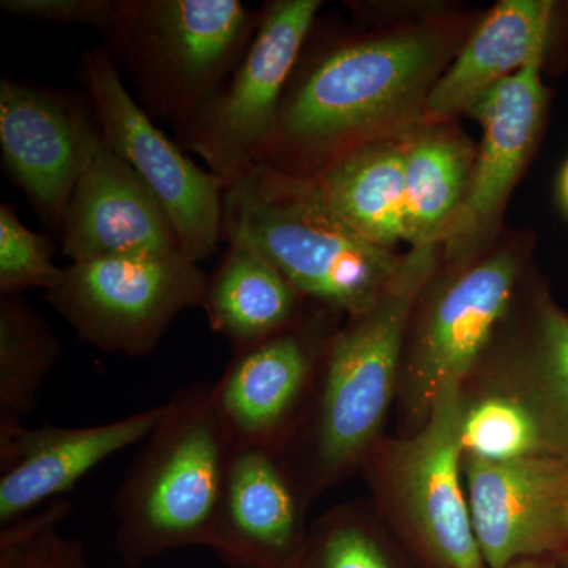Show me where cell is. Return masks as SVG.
Listing matches in <instances>:
<instances>
[{"instance_id":"obj_26","label":"cell","mask_w":568,"mask_h":568,"mask_svg":"<svg viewBox=\"0 0 568 568\" xmlns=\"http://www.w3.org/2000/svg\"><path fill=\"white\" fill-rule=\"evenodd\" d=\"M47 235L33 233L9 204L0 205V291L20 295L24 291L50 293L62 280L63 267L52 263Z\"/></svg>"},{"instance_id":"obj_1","label":"cell","mask_w":568,"mask_h":568,"mask_svg":"<svg viewBox=\"0 0 568 568\" xmlns=\"http://www.w3.org/2000/svg\"><path fill=\"white\" fill-rule=\"evenodd\" d=\"M436 265L437 245L414 246L376 304L332 335L308 405L276 452L306 508L383 439L410 317Z\"/></svg>"},{"instance_id":"obj_17","label":"cell","mask_w":568,"mask_h":568,"mask_svg":"<svg viewBox=\"0 0 568 568\" xmlns=\"http://www.w3.org/2000/svg\"><path fill=\"white\" fill-rule=\"evenodd\" d=\"M160 414L162 405L102 425L0 433V526L61 499L108 458L141 444Z\"/></svg>"},{"instance_id":"obj_6","label":"cell","mask_w":568,"mask_h":568,"mask_svg":"<svg viewBox=\"0 0 568 568\" xmlns=\"http://www.w3.org/2000/svg\"><path fill=\"white\" fill-rule=\"evenodd\" d=\"M361 473L384 525L425 568H487L463 477L462 388L439 399L424 428L383 439Z\"/></svg>"},{"instance_id":"obj_9","label":"cell","mask_w":568,"mask_h":568,"mask_svg":"<svg viewBox=\"0 0 568 568\" xmlns=\"http://www.w3.org/2000/svg\"><path fill=\"white\" fill-rule=\"evenodd\" d=\"M320 9V0L268 3L244 58L181 134L226 186L256 166L271 141L284 88Z\"/></svg>"},{"instance_id":"obj_31","label":"cell","mask_w":568,"mask_h":568,"mask_svg":"<svg viewBox=\"0 0 568 568\" xmlns=\"http://www.w3.org/2000/svg\"><path fill=\"white\" fill-rule=\"evenodd\" d=\"M555 560H556V567L568 568V551L564 552V555L558 556V558H555Z\"/></svg>"},{"instance_id":"obj_23","label":"cell","mask_w":568,"mask_h":568,"mask_svg":"<svg viewBox=\"0 0 568 568\" xmlns=\"http://www.w3.org/2000/svg\"><path fill=\"white\" fill-rule=\"evenodd\" d=\"M61 342L20 295L0 297V433L22 426L61 357Z\"/></svg>"},{"instance_id":"obj_24","label":"cell","mask_w":568,"mask_h":568,"mask_svg":"<svg viewBox=\"0 0 568 568\" xmlns=\"http://www.w3.org/2000/svg\"><path fill=\"white\" fill-rule=\"evenodd\" d=\"M375 506L343 504L308 530L302 568H402Z\"/></svg>"},{"instance_id":"obj_4","label":"cell","mask_w":568,"mask_h":568,"mask_svg":"<svg viewBox=\"0 0 568 568\" xmlns=\"http://www.w3.org/2000/svg\"><path fill=\"white\" fill-rule=\"evenodd\" d=\"M436 63L437 43L424 33L336 48L284 99L257 164L274 168L293 153L320 159L323 170L386 123L416 110Z\"/></svg>"},{"instance_id":"obj_25","label":"cell","mask_w":568,"mask_h":568,"mask_svg":"<svg viewBox=\"0 0 568 568\" xmlns=\"http://www.w3.org/2000/svg\"><path fill=\"white\" fill-rule=\"evenodd\" d=\"M463 455L487 462L549 454L534 418L515 399L462 388Z\"/></svg>"},{"instance_id":"obj_22","label":"cell","mask_w":568,"mask_h":568,"mask_svg":"<svg viewBox=\"0 0 568 568\" xmlns=\"http://www.w3.org/2000/svg\"><path fill=\"white\" fill-rule=\"evenodd\" d=\"M405 145L406 241L414 246L446 241L465 201L474 159L469 142L450 129L426 126Z\"/></svg>"},{"instance_id":"obj_13","label":"cell","mask_w":568,"mask_h":568,"mask_svg":"<svg viewBox=\"0 0 568 568\" xmlns=\"http://www.w3.org/2000/svg\"><path fill=\"white\" fill-rule=\"evenodd\" d=\"M331 338L295 323L233 351L213 388L235 446L280 450L308 405Z\"/></svg>"},{"instance_id":"obj_20","label":"cell","mask_w":568,"mask_h":568,"mask_svg":"<svg viewBox=\"0 0 568 568\" xmlns=\"http://www.w3.org/2000/svg\"><path fill=\"white\" fill-rule=\"evenodd\" d=\"M312 179L327 207L365 241L387 250L406 241L403 141L355 145Z\"/></svg>"},{"instance_id":"obj_30","label":"cell","mask_w":568,"mask_h":568,"mask_svg":"<svg viewBox=\"0 0 568 568\" xmlns=\"http://www.w3.org/2000/svg\"><path fill=\"white\" fill-rule=\"evenodd\" d=\"M559 192L564 207H566L568 212V162L566 166H564L562 174H560Z\"/></svg>"},{"instance_id":"obj_15","label":"cell","mask_w":568,"mask_h":568,"mask_svg":"<svg viewBox=\"0 0 568 568\" xmlns=\"http://www.w3.org/2000/svg\"><path fill=\"white\" fill-rule=\"evenodd\" d=\"M305 511L275 452L234 444L207 548L231 568H302Z\"/></svg>"},{"instance_id":"obj_10","label":"cell","mask_w":568,"mask_h":568,"mask_svg":"<svg viewBox=\"0 0 568 568\" xmlns=\"http://www.w3.org/2000/svg\"><path fill=\"white\" fill-rule=\"evenodd\" d=\"M84 82L103 141L164 205L183 256L196 264L211 257L223 239L226 183L189 159L155 125L123 84L110 52H85Z\"/></svg>"},{"instance_id":"obj_16","label":"cell","mask_w":568,"mask_h":568,"mask_svg":"<svg viewBox=\"0 0 568 568\" xmlns=\"http://www.w3.org/2000/svg\"><path fill=\"white\" fill-rule=\"evenodd\" d=\"M61 234L70 263L181 253L164 205L104 141L74 189Z\"/></svg>"},{"instance_id":"obj_3","label":"cell","mask_w":568,"mask_h":568,"mask_svg":"<svg viewBox=\"0 0 568 568\" xmlns=\"http://www.w3.org/2000/svg\"><path fill=\"white\" fill-rule=\"evenodd\" d=\"M222 235L263 253L304 297L347 317L376 304L403 256L355 234L312 178L256 164L224 190Z\"/></svg>"},{"instance_id":"obj_19","label":"cell","mask_w":568,"mask_h":568,"mask_svg":"<svg viewBox=\"0 0 568 568\" xmlns=\"http://www.w3.org/2000/svg\"><path fill=\"white\" fill-rule=\"evenodd\" d=\"M555 6L548 0H503L463 48L462 54L432 85L424 102L429 118L467 111L478 97L545 55Z\"/></svg>"},{"instance_id":"obj_27","label":"cell","mask_w":568,"mask_h":568,"mask_svg":"<svg viewBox=\"0 0 568 568\" xmlns=\"http://www.w3.org/2000/svg\"><path fill=\"white\" fill-rule=\"evenodd\" d=\"M0 568H89L80 540L59 528L0 532Z\"/></svg>"},{"instance_id":"obj_7","label":"cell","mask_w":568,"mask_h":568,"mask_svg":"<svg viewBox=\"0 0 568 568\" xmlns=\"http://www.w3.org/2000/svg\"><path fill=\"white\" fill-rule=\"evenodd\" d=\"M518 275L517 257L499 252L418 297L396 387L399 436L424 428L443 395L465 386L506 323Z\"/></svg>"},{"instance_id":"obj_14","label":"cell","mask_w":568,"mask_h":568,"mask_svg":"<svg viewBox=\"0 0 568 568\" xmlns=\"http://www.w3.org/2000/svg\"><path fill=\"white\" fill-rule=\"evenodd\" d=\"M544 59L537 55L467 108L484 134L465 201L444 241L452 263L465 261L487 241L536 144L547 108V89L540 78Z\"/></svg>"},{"instance_id":"obj_28","label":"cell","mask_w":568,"mask_h":568,"mask_svg":"<svg viewBox=\"0 0 568 568\" xmlns=\"http://www.w3.org/2000/svg\"><path fill=\"white\" fill-rule=\"evenodd\" d=\"M122 0H2L0 9L26 20L61 26H89L108 33Z\"/></svg>"},{"instance_id":"obj_8","label":"cell","mask_w":568,"mask_h":568,"mask_svg":"<svg viewBox=\"0 0 568 568\" xmlns=\"http://www.w3.org/2000/svg\"><path fill=\"white\" fill-rule=\"evenodd\" d=\"M209 276L182 253L70 263L44 294L85 345L145 357L183 310L203 308Z\"/></svg>"},{"instance_id":"obj_21","label":"cell","mask_w":568,"mask_h":568,"mask_svg":"<svg viewBox=\"0 0 568 568\" xmlns=\"http://www.w3.org/2000/svg\"><path fill=\"white\" fill-rule=\"evenodd\" d=\"M301 297L263 253L234 242L209 276L203 310L213 332L235 351L297 323Z\"/></svg>"},{"instance_id":"obj_12","label":"cell","mask_w":568,"mask_h":568,"mask_svg":"<svg viewBox=\"0 0 568 568\" xmlns=\"http://www.w3.org/2000/svg\"><path fill=\"white\" fill-rule=\"evenodd\" d=\"M102 142L97 119L77 100L24 82H0L3 163L52 230H62L74 189Z\"/></svg>"},{"instance_id":"obj_2","label":"cell","mask_w":568,"mask_h":568,"mask_svg":"<svg viewBox=\"0 0 568 568\" xmlns=\"http://www.w3.org/2000/svg\"><path fill=\"white\" fill-rule=\"evenodd\" d=\"M233 450L213 384H190L163 403L112 503L123 566L209 547Z\"/></svg>"},{"instance_id":"obj_18","label":"cell","mask_w":568,"mask_h":568,"mask_svg":"<svg viewBox=\"0 0 568 568\" xmlns=\"http://www.w3.org/2000/svg\"><path fill=\"white\" fill-rule=\"evenodd\" d=\"M463 388L515 399L536 422L549 454L568 458V313L547 293L537 294L517 338L491 342Z\"/></svg>"},{"instance_id":"obj_5","label":"cell","mask_w":568,"mask_h":568,"mask_svg":"<svg viewBox=\"0 0 568 568\" xmlns=\"http://www.w3.org/2000/svg\"><path fill=\"white\" fill-rule=\"evenodd\" d=\"M257 22L239 0H122L106 36L144 111L182 134L244 58Z\"/></svg>"},{"instance_id":"obj_11","label":"cell","mask_w":568,"mask_h":568,"mask_svg":"<svg viewBox=\"0 0 568 568\" xmlns=\"http://www.w3.org/2000/svg\"><path fill=\"white\" fill-rule=\"evenodd\" d=\"M463 477L487 568L568 551V458L487 462L463 455Z\"/></svg>"},{"instance_id":"obj_29","label":"cell","mask_w":568,"mask_h":568,"mask_svg":"<svg viewBox=\"0 0 568 568\" xmlns=\"http://www.w3.org/2000/svg\"><path fill=\"white\" fill-rule=\"evenodd\" d=\"M503 568H558L555 559H528Z\"/></svg>"}]
</instances>
